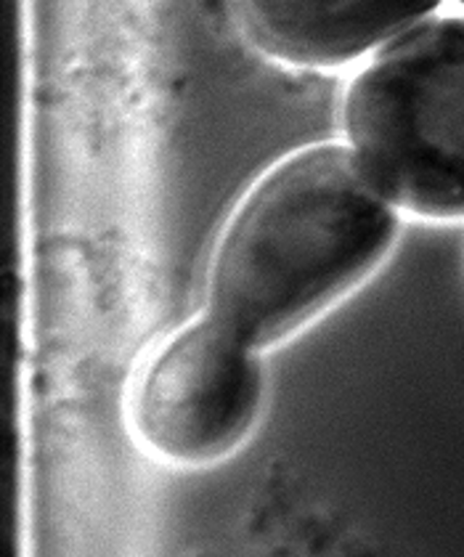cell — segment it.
Returning a JSON list of instances; mask_svg holds the SVG:
<instances>
[{"label": "cell", "instance_id": "cell-4", "mask_svg": "<svg viewBox=\"0 0 464 557\" xmlns=\"http://www.w3.org/2000/svg\"><path fill=\"white\" fill-rule=\"evenodd\" d=\"M443 0H237L247 40L298 66H337L412 29Z\"/></svg>", "mask_w": 464, "mask_h": 557}, {"label": "cell", "instance_id": "cell-1", "mask_svg": "<svg viewBox=\"0 0 464 557\" xmlns=\"http://www.w3.org/2000/svg\"><path fill=\"white\" fill-rule=\"evenodd\" d=\"M398 215L353 149L287 157L228 221L208 276V317L265 348L316 319L383 263Z\"/></svg>", "mask_w": 464, "mask_h": 557}, {"label": "cell", "instance_id": "cell-2", "mask_svg": "<svg viewBox=\"0 0 464 557\" xmlns=\"http://www.w3.org/2000/svg\"><path fill=\"white\" fill-rule=\"evenodd\" d=\"M346 133L379 189L425 218L464 215V16L379 48L346 96Z\"/></svg>", "mask_w": 464, "mask_h": 557}, {"label": "cell", "instance_id": "cell-3", "mask_svg": "<svg viewBox=\"0 0 464 557\" xmlns=\"http://www.w3.org/2000/svg\"><path fill=\"white\" fill-rule=\"evenodd\" d=\"M263 409V369L255 348L213 319L178 332L133 396V428L162 459L208 465L252 433Z\"/></svg>", "mask_w": 464, "mask_h": 557}, {"label": "cell", "instance_id": "cell-5", "mask_svg": "<svg viewBox=\"0 0 464 557\" xmlns=\"http://www.w3.org/2000/svg\"><path fill=\"white\" fill-rule=\"evenodd\" d=\"M460 3H462V5H464V0H460Z\"/></svg>", "mask_w": 464, "mask_h": 557}]
</instances>
